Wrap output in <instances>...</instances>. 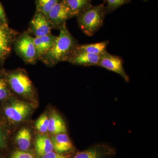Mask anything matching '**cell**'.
I'll list each match as a JSON object with an SVG mask.
<instances>
[{
  "instance_id": "cell-1",
  "label": "cell",
  "mask_w": 158,
  "mask_h": 158,
  "mask_svg": "<svg viewBox=\"0 0 158 158\" xmlns=\"http://www.w3.org/2000/svg\"><path fill=\"white\" fill-rule=\"evenodd\" d=\"M59 36L54 45L40 59L46 65L53 66L60 62H65L75 48L78 44L76 39L69 31L66 23L59 28Z\"/></svg>"
},
{
  "instance_id": "cell-2",
  "label": "cell",
  "mask_w": 158,
  "mask_h": 158,
  "mask_svg": "<svg viewBox=\"0 0 158 158\" xmlns=\"http://www.w3.org/2000/svg\"><path fill=\"white\" fill-rule=\"evenodd\" d=\"M106 15L103 3L90 6L76 17L80 28L86 35L91 37L101 28Z\"/></svg>"
},
{
  "instance_id": "cell-3",
  "label": "cell",
  "mask_w": 158,
  "mask_h": 158,
  "mask_svg": "<svg viewBox=\"0 0 158 158\" xmlns=\"http://www.w3.org/2000/svg\"><path fill=\"white\" fill-rule=\"evenodd\" d=\"M15 52L26 63L34 64L38 59L34 43V37L27 31L19 34L13 44Z\"/></svg>"
},
{
  "instance_id": "cell-4",
  "label": "cell",
  "mask_w": 158,
  "mask_h": 158,
  "mask_svg": "<svg viewBox=\"0 0 158 158\" xmlns=\"http://www.w3.org/2000/svg\"><path fill=\"white\" fill-rule=\"evenodd\" d=\"M8 81L11 89L18 94L27 96L34 92L32 82L27 73L22 69L9 73Z\"/></svg>"
},
{
  "instance_id": "cell-5",
  "label": "cell",
  "mask_w": 158,
  "mask_h": 158,
  "mask_svg": "<svg viewBox=\"0 0 158 158\" xmlns=\"http://www.w3.org/2000/svg\"><path fill=\"white\" fill-rule=\"evenodd\" d=\"M52 28L46 15L36 10L27 31L32 37H39L52 34Z\"/></svg>"
},
{
  "instance_id": "cell-6",
  "label": "cell",
  "mask_w": 158,
  "mask_h": 158,
  "mask_svg": "<svg viewBox=\"0 0 158 158\" xmlns=\"http://www.w3.org/2000/svg\"><path fill=\"white\" fill-rule=\"evenodd\" d=\"M97 66L116 73L121 76L125 81L129 82V77L123 67V60L119 56L112 55L106 52L101 56Z\"/></svg>"
},
{
  "instance_id": "cell-7",
  "label": "cell",
  "mask_w": 158,
  "mask_h": 158,
  "mask_svg": "<svg viewBox=\"0 0 158 158\" xmlns=\"http://www.w3.org/2000/svg\"><path fill=\"white\" fill-rule=\"evenodd\" d=\"M19 34L9 25L0 23V60L6 59L11 53L13 43Z\"/></svg>"
},
{
  "instance_id": "cell-8",
  "label": "cell",
  "mask_w": 158,
  "mask_h": 158,
  "mask_svg": "<svg viewBox=\"0 0 158 158\" xmlns=\"http://www.w3.org/2000/svg\"><path fill=\"white\" fill-rule=\"evenodd\" d=\"M116 154L115 148L109 144L98 143L77 153L72 158H112Z\"/></svg>"
},
{
  "instance_id": "cell-9",
  "label": "cell",
  "mask_w": 158,
  "mask_h": 158,
  "mask_svg": "<svg viewBox=\"0 0 158 158\" xmlns=\"http://www.w3.org/2000/svg\"><path fill=\"white\" fill-rule=\"evenodd\" d=\"M31 106L24 102L15 101L5 109V113L7 118L15 122L23 120L31 113Z\"/></svg>"
},
{
  "instance_id": "cell-10",
  "label": "cell",
  "mask_w": 158,
  "mask_h": 158,
  "mask_svg": "<svg viewBox=\"0 0 158 158\" xmlns=\"http://www.w3.org/2000/svg\"><path fill=\"white\" fill-rule=\"evenodd\" d=\"M53 28L59 29L71 19L68 10L62 0H58L47 15Z\"/></svg>"
},
{
  "instance_id": "cell-11",
  "label": "cell",
  "mask_w": 158,
  "mask_h": 158,
  "mask_svg": "<svg viewBox=\"0 0 158 158\" xmlns=\"http://www.w3.org/2000/svg\"><path fill=\"white\" fill-rule=\"evenodd\" d=\"M101 56V55L84 52L71 53L65 62L82 66H97Z\"/></svg>"
},
{
  "instance_id": "cell-12",
  "label": "cell",
  "mask_w": 158,
  "mask_h": 158,
  "mask_svg": "<svg viewBox=\"0 0 158 158\" xmlns=\"http://www.w3.org/2000/svg\"><path fill=\"white\" fill-rule=\"evenodd\" d=\"M51 140L54 150L58 153H71L74 149L72 142L66 133L55 135Z\"/></svg>"
},
{
  "instance_id": "cell-13",
  "label": "cell",
  "mask_w": 158,
  "mask_h": 158,
  "mask_svg": "<svg viewBox=\"0 0 158 158\" xmlns=\"http://www.w3.org/2000/svg\"><path fill=\"white\" fill-rule=\"evenodd\" d=\"M57 37L52 34L41 37H34V43L38 60L40 59L54 45Z\"/></svg>"
},
{
  "instance_id": "cell-14",
  "label": "cell",
  "mask_w": 158,
  "mask_h": 158,
  "mask_svg": "<svg viewBox=\"0 0 158 158\" xmlns=\"http://www.w3.org/2000/svg\"><path fill=\"white\" fill-rule=\"evenodd\" d=\"M109 44L108 40L96 43L78 44L71 53H88L101 55L107 52V48Z\"/></svg>"
},
{
  "instance_id": "cell-15",
  "label": "cell",
  "mask_w": 158,
  "mask_h": 158,
  "mask_svg": "<svg viewBox=\"0 0 158 158\" xmlns=\"http://www.w3.org/2000/svg\"><path fill=\"white\" fill-rule=\"evenodd\" d=\"M68 10L71 18L92 6V0H62Z\"/></svg>"
},
{
  "instance_id": "cell-16",
  "label": "cell",
  "mask_w": 158,
  "mask_h": 158,
  "mask_svg": "<svg viewBox=\"0 0 158 158\" xmlns=\"http://www.w3.org/2000/svg\"><path fill=\"white\" fill-rule=\"evenodd\" d=\"M35 148L37 155L40 157L54 150L52 140L45 135H39L36 138Z\"/></svg>"
},
{
  "instance_id": "cell-17",
  "label": "cell",
  "mask_w": 158,
  "mask_h": 158,
  "mask_svg": "<svg viewBox=\"0 0 158 158\" xmlns=\"http://www.w3.org/2000/svg\"><path fill=\"white\" fill-rule=\"evenodd\" d=\"M48 131L55 135L66 133L65 122L58 113H53L49 118Z\"/></svg>"
},
{
  "instance_id": "cell-18",
  "label": "cell",
  "mask_w": 158,
  "mask_h": 158,
  "mask_svg": "<svg viewBox=\"0 0 158 158\" xmlns=\"http://www.w3.org/2000/svg\"><path fill=\"white\" fill-rule=\"evenodd\" d=\"M31 132L27 128L20 130L16 137V142L20 150L27 151L31 144Z\"/></svg>"
},
{
  "instance_id": "cell-19",
  "label": "cell",
  "mask_w": 158,
  "mask_h": 158,
  "mask_svg": "<svg viewBox=\"0 0 158 158\" xmlns=\"http://www.w3.org/2000/svg\"><path fill=\"white\" fill-rule=\"evenodd\" d=\"M36 10L47 15L58 0H35Z\"/></svg>"
},
{
  "instance_id": "cell-20",
  "label": "cell",
  "mask_w": 158,
  "mask_h": 158,
  "mask_svg": "<svg viewBox=\"0 0 158 158\" xmlns=\"http://www.w3.org/2000/svg\"><path fill=\"white\" fill-rule=\"evenodd\" d=\"M131 0H104L106 15L110 14L123 5L127 4Z\"/></svg>"
},
{
  "instance_id": "cell-21",
  "label": "cell",
  "mask_w": 158,
  "mask_h": 158,
  "mask_svg": "<svg viewBox=\"0 0 158 158\" xmlns=\"http://www.w3.org/2000/svg\"><path fill=\"white\" fill-rule=\"evenodd\" d=\"M49 118L46 114H43L37 119L35 126L40 132L44 133L48 131Z\"/></svg>"
},
{
  "instance_id": "cell-22",
  "label": "cell",
  "mask_w": 158,
  "mask_h": 158,
  "mask_svg": "<svg viewBox=\"0 0 158 158\" xmlns=\"http://www.w3.org/2000/svg\"><path fill=\"white\" fill-rule=\"evenodd\" d=\"M9 94L7 83L5 79L0 78V100L4 99Z\"/></svg>"
},
{
  "instance_id": "cell-23",
  "label": "cell",
  "mask_w": 158,
  "mask_h": 158,
  "mask_svg": "<svg viewBox=\"0 0 158 158\" xmlns=\"http://www.w3.org/2000/svg\"><path fill=\"white\" fill-rule=\"evenodd\" d=\"M72 153L67 154H59L56 152H51L42 156L41 158H71Z\"/></svg>"
},
{
  "instance_id": "cell-24",
  "label": "cell",
  "mask_w": 158,
  "mask_h": 158,
  "mask_svg": "<svg viewBox=\"0 0 158 158\" xmlns=\"http://www.w3.org/2000/svg\"><path fill=\"white\" fill-rule=\"evenodd\" d=\"M11 158H35L31 153L24 151L17 150L15 152Z\"/></svg>"
},
{
  "instance_id": "cell-25",
  "label": "cell",
  "mask_w": 158,
  "mask_h": 158,
  "mask_svg": "<svg viewBox=\"0 0 158 158\" xmlns=\"http://www.w3.org/2000/svg\"><path fill=\"white\" fill-rule=\"evenodd\" d=\"M0 23L5 25H8V20L6 17V12L3 9L2 5L0 2Z\"/></svg>"
},
{
  "instance_id": "cell-26",
  "label": "cell",
  "mask_w": 158,
  "mask_h": 158,
  "mask_svg": "<svg viewBox=\"0 0 158 158\" xmlns=\"http://www.w3.org/2000/svg\"><path fill=\"white\" fill-rule=\"evenodd\" d=\"M6 141H5V138L0 131V148H3L6 147Z\"/></svg>"
},
{
  "instance_id": "cell-27",
  "label": "cell",
  "mask_w": 158,
  "mask_h": 158,
  "mask_svg": "<svg viewBox=\"0 0 158 158\" xmlns=\"http://www.w3.org/2000/svg\"><path fill=\"white\" fill-rule=\"evenodd\" d=\"M142 1H144V2H147L148 0H142Z\"/></svg>"
}]
</instances>
